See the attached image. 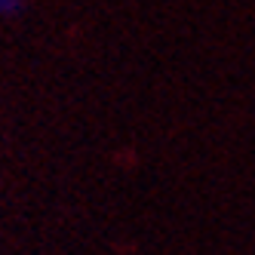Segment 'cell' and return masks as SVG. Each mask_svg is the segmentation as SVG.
Returning <instances> with one entry per match:
<instances>
[{"label": "cell", "mask_w": 255, "mask_h": 255, "mask_svg": "<svg viewBox=\"0 0 255 255\" xmlns=\"http://www.w3.org/2000/svg\"><path fill=\"white\" fill-rule=\"evenodd\" d=\"M15 6H19L15 0H0V12H12Z\"/></svg>", "instance_id": "6da1fadb"}]
</instances>
